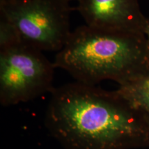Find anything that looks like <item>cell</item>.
Returning a JSON list of instances; mask_svg holds the SVG:
<instances>
[{
    "mask_svg": "<svg viewBox=\"0 0 149 149\" xmlns=\"http://www.w3.org/2000/svg\"><path fill=\"white\" fill-rule=\"evenodd\" d=\"M45 125L63 149L149 147V116L118 89L77 81L54 88Z\"/></svg>",
    "mask_w": 149,
    "mask_h": 149,
    "instance_id": "1",
    "label": "cell"
},
{
    "mask_svg": "<svg viewBox=\"0 0 149 149\" xmlns=\"http://www.w3.org/2000/svg\"><path fill=\"white\" fill-rule=\"evenodd\" d=\"M53 64L77 82L95 86L110 79L126 86L149 77V42L143 33L81 26L70 33Z\"/></svg>",
    "mask_w": 149,
    "mask_h": 149,
    "instance_id": "2",
    "label": "cell"
},
{
    "mask_svg": "<svg viewBox=\"0 0 149 149\" xmlns=\"http://www.w3.org/2000/svg\"><path fill=\"white\" fill-rule=\"evenodd\" d=\"M69 0H15L0 2V14L15 29L21 42L41 51L58 52L70 33Z\"/></svg>",
    "mask_w": 149,
    "mask_h": 149,
    "instance_id": "3",
    "label": "cell"
},
{
    "mask_svg": "<svg viewBox=\"0 0 149 149\" xmlns=\"http://www.w3.org/2000/svg\"><path fill=\"white\" fill-rule=\"evenodd\" d=\"M55 68L42 51L22 42L0 50V103L10 107L51 93Z\"/></svg>",
    "mask_w": 149,
    "mask_h": 149,
    "instance_id": "4",
    "label": "cell"
},
{
    "mask_svg": "<svg viewBox=\"0 0 149 149\" xmlns=\"http://www.w3.org/2000/svg\"><path fill=\"white\" fill-rule=\"evenodd\" d=\"M76 9L93 29L144 33L147 19L138 0H79Z\"/></svg>",
    "mask_w": 149,
    "mask_h": 149,
    "instance_id": "5",
    "label": "cell"
},
{
    "mask_svg": "<svg viewBox=\"0 0 149 149\" xmlns=\"http://www.w3.org/2000/svg\"><path fill=\"white\" fill-rule=\"evenodd\" d=\"M118 90L149 116V92L133 86L119 87Z\"/></svg>",
    "mask_w": 149,
    "mask_h": 149,
    "instance_id": "6",
    "label": "cell"
},
{
    "mask_svg": "<svg viewBox=\"0 0 149 149\" xmlns=\"http://www.w3.org/2000/svg\"><path fill=\"white\" fill-rule=\"evenodd\" d=\"M22 42L15 29L10 22L0 14V50Z\"/></svg>",
    "mask_w": 149,
    "mask_h": 149,
    "instance_id": "7",
    "label": "cell"
},
{
    "mask_svg": "<svg viewBox=\"0 0 149 149\" xmlns=\"http://www.w3.org/2000/svg\"><path fill=\"white\" fill-rule=\"evenodd\" d=\"M129 86H130L135 87V88L148 91L149 92V77L144 78V79H141L140 81H137V82L136 83H134L133 84Z\"/></svg>",
    "mask_w": 149,
    "mask_h": 149,
    "instance_id": "8",
    "label": "cell"
},
{
    "mask_svg": "<svg viewBox=\"0 0 149 149\" xmlns=\"http://www.w3.org/2000/svg\"><path fill=\"white\" fill-rule=\"evenodd\" d=\"M144 33L145 35H146L147 40H148V42H149V19L148 18V19H147L146 26H145Z\"/></svg>",
    "mask_w": 149,
    "mask_h": 149,
    "instance_id": "9",
    "label": "cell"
},
{
    "mask_svg": "<svg viewBox=\"0 0 149 149\" xmlns=\"http://www.w3.org/2000/svg\"><path fill=\"white\" fill-rule=\"evenodd\" d=\"M15 1V0H0V2H4V1Z\"/></svg>",
    "mask_w": 149,
    "mask_h": 149,
    "instance_id": "10",
    "label": "cell"
},
{
    "mask_svg": "<svg viewBox=\"0 0 149 149\" xmlns=\"http://www.w3.org/2000/svg\"><path fill=\"white\" fill-rule=\"evenodd\" d=\"M69 1H73V0H69ZM75 1H77V2H78V1H79V0H75Z\"/></svg>",
    "mask_w": 149,
    "mask_h": 149,
    "instance_id": "11",
    "label": "cell"
}]
</instances>
